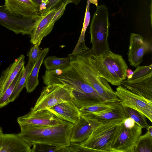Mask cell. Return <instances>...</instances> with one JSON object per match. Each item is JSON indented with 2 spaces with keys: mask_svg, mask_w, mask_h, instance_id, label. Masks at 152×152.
<instances>
[{
  "mask_svg": "<svg viewBox=\"0 0 152 152\" xmlns=\"http://www.w3.org/2000/svg\"><path fill=\"white\" fill-rule=\"evenodd\" d=\"M42 79L46 86L60 84L70 88L72 101L79 109L106 101L83 80L70 64L64 69L46 70Z\"/></svg>",
  "mask_w": 152,
  "mask_h": 152,
  "instance_id": "6da1fadb",
  "label": "cell"
},
{
  "mask_svg": "<svg viewBox=\"0 0 152 152\" xmlns=\"http://www.w3.org/2000/svg\"><path fill=\"white\" fill-rule=\"evenodd\" d=\"M20 132L19 137L30 147L37 144L57 147L67 146L75 124L69 122L62 124L42 126L18 123Z\"/></svg>",
  "mask_w": 152,
  "mask_h": 152,
  "instance_id": "7a4b0ae2",
  "label": "cell"
},
{
  "mask_svg": "<svg viewBox=\"0 0 152 152\" xmlns=\"http://www.w3.org/2000/svg\"><path fill=\"white\" fill-rule=\"evenodd\" d=\"M90 50L88 48L77 54H69L70 64L104 100L110 102H119L115 91L109 83L99 76L89 57Z\"/></svg>",
  "mask_w": 152,
  "mask_h": 152,
  "instance_id": "3957f363",
  "label": "cell"
},
{
  "mask_svg": "<svg viewBox=\"0 0 152 152\" xmlns=\"http://www.w3.org/2000/svg\"><path fill=\"white\" fill-rule=\"evenodd\" d=\"M110 23L107 8L104 5L97 7L90 27L91 53L103 55L110 50L108 42Z\"/></svg>",
  "mask_w": 152,
  "mask_h": 152,
  "instance_id": "277c9868",
  "label": "cell"
},
{
  "mask_svg": "<svg viewBox=\"0 0 152 152\" xmlns=\"http://www.w3.org/2000/svg\"><path fill=\"white\" fill-rule=\"evenodd\" d=\"M124 119L98 123L90 136L80 143L84 152H112L111 142L117 126Z\"/></svg>",
  "mask_w": 152,
  "mask_h": 152,
  "instance_id": "5b68a950",
  "label": "cell"
},
{
  "mask_svg": "<svg viewBox=\"0 0 152 152\" xmlns=\"http://www.w3.org/2000/svg\"><path fill=\"white\" fill-rule=\"evenodd\" d=\"M72 90L66 85L52 84L44 87L34 107V112L50 108L59 104L72 101Z\"/></svg>",
  "mask_w": 152,
  "mask_h": 152,
  "instance_id": "8992f818",
  "label": "cell"
},
{
  "mask_svg": "<svg viewBox=\"0 0 152 152\" xmlns=\"http://www.w3.org/2000/svg\"><path fill=\"white\" fill-rule=\"evenodd\" d=\"M123 122L117 126L113 135L110 146L112 152H132L142 135V128L137 124L128 127Z\"/></svg>",
  "mask_w": 152,
  "mask_h": 152,
  "instance_id": "52a82bcc",
  "label": "cell"
},
{
  "mask_svg": "<svg viewBox=\"0 0 152 152\" xmlns=\"http://www.w3.org/2000/svg\"><path fill=\"white\" fill-rule=\"evenodd\" d=\"M38 16L24 17L11 12L4 5L0 6V25L16 34L30 35Z\"/></svg>",
  "mask_w": 152,
  "mask_h": 152,
  "instance_id": "ba28073f",
  "label": "cell"
},
{
  "mask_svg": "<svg viewBox=\"0 0 152 152\" xmlns=\"http://www.w3.org/2000/svg\"><path fill=\"white\" fill-rule=\"evenodd\" d=\"M115 93L122 107H130L141 113L152 121V102L131 92L121 85L116 88Z\"/></svg>",
  "mask_w": 152,
  "mask_h": 152,
  "instance_id": "9c48e42d",
  "label": "cell"
},
{
  "mask_svg": "<svg viewBox=\"0 0 152 152\" xmlns=\"http://www.w3.org/2000/svg\"><path fill=\"white\" fill-rule=\"evenodd\" d=\"M18 123L42 126H50L64 124L65 121L57 116L48 109L39 110L18 117Z\"/></svg>",
  "mask_w": 152,
  "mask_h": 152,
  "instance_id": "30bf717a",
  "label": "cell"
},
{
  "mask_svg": "<svg viewBox=\"0 0 152 152\" xmlns=\"http://www.w3.org/2000/svg\"><path fill=\"white\" fill-rule=\"evenodd\" d=\"M151 50V45L144 40L142 36L134 33H131L127 53L128 60L131 65L136 68L139 66L144 54Z\"/></svg>",
  "mask_w": 152,
  "mask_h": 152,
  "instance_id": "8fae6325",
  "label": "cell"
},
{
  "mask_svg": "<svg viewBox=\"0 0 152 152\" xmlns=\"http://www.w3.org/2000/svg\"><path fill=\"white\" fill-rule=\"evenodd\" d=\"M152 72L139 78L122 81L121 86L131 92L152 102Z\"/></svg>",
  "mask_w": 152,
  "mask_h": 152,
  "instance_id": "7c38bea8",
  "label": "cell"
},
{
  "mask_svg": "<svg viewBox=\"0 0 152 152\" xmlns=\"http://www.w3.org/2000/svg\"><path fill=\"white\" fill-rule=\"evenodd\" d=\"M56 8L53 9L38 16L30 35V42L34 45L41 42L43 38L52 31L49 27L50 22L55 14Z\"/></svg>",
  "mask_w": 152,
  "mask_h": 152,
  "instance_id": "4fadbf2b",
  "label": "cell"
},
{
  "mask_svg": "<svg viewBox=\"0 0 152 152\" xmlns=\"http://www.w3.org/2000/svg\"><path fill=\"white\" fill-rule=\"evenodd\" d=\"M5 8L12 13L27 17L39 15V8L31 0H5Z\"/></svg>",
  "mask_w": 152,
  "mask_h": 152,
  "instance_id": "5bb4252c",
  "label": "cell"
},
{
  "mask_svg": "<svg viewBox=\"0 0 152 152\" xmlns=\"http://www.w3.org/2000/svg\"><path fill=\"white\" fill-rule=\"evenodd\" d=\"M89 56L100 77L104 78L113 85L118 86L121 85L122 81L102 55H93L91 53L90 49Z\"/></svg>",
  "mask_w": 152,
  "mask_h": 152,
  "instance_id": "9a60e30c",
  "label": "cell"
},
{
  "mask_svg": "<svg viewBox=\"0 0 152 152\" xmlns=\"http://www.w3.org/2000/svg\"><path fill=\"white\" fill-rule=\"evenodd\" d=\"M0 152H31V147L16 134H0Z\"/></svg>",
  "mask_w": 152,
  "mask_h": 152,
  "instance_id": "2e32d148",
  "label": "cell"
},
{
  "mask_svg": "<svg viewBox=\"0 0 152 152\" xmlns=\"http://www.w3.org/2000/svg\"><path fill=\"white\" fill-rule=\"evenodd\" d=\"M25 58L24 55H21L2 72L0 77V99L24 65Z\"/></svg>",
  "mask_w": 152,
  "mask_h": 152,
  "instance_id": "e0dca14e",
  "label": "cell"
},
{
  "mask_svg": "<svg viewBox=\"0 0 152 152\" xmlns=\"http://www.w3.org/2000/svg\"><path fill=\"white\" fill-rule=\"evenodd\" d=\"M80 115L89 122L95 123L116 119H124L126 118L123 107L120 103L113 108L101 112L80 113Z\"/></svg>",
  "mask_w": 152,
  "mask_h": 152,
  "instance_id": "ac0fdd59",
  "label": "cell"
},
{
  "mask_svg": "<svg viewBox=\"0 0 152 152\" xmlns=\"http://www.w3.org/2000/svg\"><path fill=\"white\" fill-rule=\"evenodd\" d=\"M60 118L76 124L80 118L79 109L72 101L63 102L48 108Z\"/></svg>",
  "mask_w": 152,
  "mask_h": 152,
  "instance_id": "d6986e66",
  "label": "cell"
},
{
  "mask_svg": "<svg viewBox=\"0 0 152 152\" xmlns=\"http://www.w3.org/2000/svg\"><path fill=\"white\" fill-rule=\"evenodd\" d=\"M98 124L89 122L80 116L78 122L72 128L70 137L71 143H80L86 140Z\"/></svg>",
  "mask_w": 152,
  "mask_h": 152,
  "instance_id": "ffe728a7",
  "label": "cell"
},
{
  "mask_svg": "<svg viewBox=\"0 0 152 152\" xmlns=\"http://www.w3.org/2000/svg\"><path fill=\"white\" fill-rule=\"evenodd\" d=\"M102 56L122 81L126 79L128 67L122 56L114 53L110 49Z\"/></svg>",
  "mask_w": 152,
  "mask_h": 152,
  "instance_id": "44dd1931",
  "label": "cell"
},
{
  "mask_svg": "<svg viewBox=\"0 0 152 152\" xmlns=\"http://www.w3.org/2000/svg\"><path fill=\"white\" fill-rule=\"evenodd\" d=\"M49 51V48L41 50L38 57L29 74L26 83L25 87L27 92L31 93L34 91L39 84L38 75L40 66Z\"/></svg>",
  "mask_w": 152,
  "mask_h": 152,
  "instance_id": "7402d4cb",
  "label": "cell"
},
{
  "mask_svg": "<svg viewBox=\"0 0 152 152\" xmlns=\"http://www.w3.org/2000/svg\"><path fill=\"white\" fill-rule=\"evenodd\" d=\"M90 4V2L89 0H87L84 20L81 33L77 43L71 53L72 54H75L78 53L88 48L85 44V36L86 30L89 24L90 20L91 15L89 12Z\"/></svg>",
  "mask_w": 152,
  "mask_h": 152,
  "instance_id": "603a6c76",
  "label": "cell"
},
{
  "mask_svg": "<svg viewBox=\"0 0 152 152\" xmlns=\"http://www.w3.org/2000/svg\"><path fill=\"white\" fill-rule=\"evenodd\" d=\"M34 63L35 62L33 61L28 60L26 67H25L20 78L9 98L10 102H12L16 99L23 88L25 87L27 77L32 69Z\"/></svg>",
  "mask_w": 152,
  "mask_h": 152,
  "instance_id": "cb8c5ba5",
  "label": "cell"
},
{
  "mask_svg": "<svg viewBox=\"0 0 152 152\" xmlns=\"http://www.w3.org/2000/svg\"><path fill=\"white\" fill-rule=\"evenodd\" d=\"M47 70L64 69L70 64L69 57L58 58L54 56L48 57L43 62Z\"/></svg>",
  "mask_w": 152,
  "mask_h": 152,
  "instance_id": "d4e9b609",
  "label": "cell"
},
{
  "mask_svg": "<svg viewBox=\"0 0 152 152\" xmlns=\"http://www.w3.org/2000/svg\"><path fill=\"white\" fill-rule=\"evenodd\" d=\"M123 109L126 117L132 118L142 129H147L149 126L147 121L146 117L141 113L127 107H124Z\"/></svg>",
  "mask_w": 152,
  "mask_h": 152,
  "instance_id": "484cf974",
  "label": "cell"
},
{
  "mask_svg": "<svg viewBox=\"0 0 152 152\" xmlns=\"http://www.w3.org/2000/svg\"><path fill=\"white\" fill-rule=\"evenodd\" d=\"M119 102H110L105 101L93 105L83 107L79 109L81 114L96 113L102 112L115 107Z\"/></svg>",
  "mask_w": 152,
  "mask_h": 152,
  "instance_id": "4316f807",
  "label": "cell"
},
{
  "mask_svg": "<svg viewBox=\"0 0 152 152\" xmlns=\"http://www.w3.org/2000/svg\"><path fill=\"white\" fill-rule=\"evenodd\" d=\"M132 152H152V137L147 132L139 138Z\"/></svg>",
  "mask_w": 152,
  "mask_h": 152,
  "instance_id": "83f0119b",
  "label": "cell"
},
{
  "mask_svg": "<svg viewBox=\"0 0 152 152\" xmlns=\"http://www.w3.org/2000/svg\"><path fill=\"white\" fill-rule=\"evenodd\" d=\"M24 65L23 66L8 88L6 90L0 99V108L7 105L9 103V98L15 87L23 73Z\"/></svg>",
  "mask_w": 152,
  "mask_h": 152,
  "instance_id": "f1b7e54d",
  "label": "cell"
},
{
  "mask_svg": "<svg viewBox=\"0 0 152 152\" xmlns=\"http://www.w3.org/2000/svg\"><path fill=\"white\" fill-rule=\"evenodd\" d=\"M81 0H65L56 9V12L49 25V27L52 30L55 23L63 15L66 6L69 3H73L77 4Z\"/></svg>",
  "mask_w": 152,
  "mask_h": 152,
  "instance_id": "f546056e",
  "label": "cell"
},
{
  "mask_svg": "<svg viewBox=\"0 0 152 152\" xmlns=\"http://www.w3.org/2000/svg\"><path fill=\"white\" fill-rule=\"evenodd\" d=\"M31 148V152H67L66 146L57 147L48 145L37 144L34 145Z\"/></svg>",
  "mask_w": 152,
  "mask_h": 152,
  "instance_id": "4dcf8cb0",
  "label": "cell"
},
{
  "mask_svg": "<svg viewBox=\"0 0 152 152\" xmlns=\"http://www.w3.org/2000/svg\"><path fill=\"white\" fill-rule=\"evenodd\" d=\"M65 0H47L46 2L39 7V14L53 9L57 8Z\"/></svg>",
  "mask_w": 152,
  "mask_h": 152,
  "instance_id": "1f68e13d",
  "label": "cell"
},
{
  "mask_svg": "<svg viewBox=\"0 0 152 152\" xmlns=\"http://www.w3.org/2000/svg\"><path fill=\"white\" fill-rule=\"evenodd\" d=\"M152 72V64L148 66H139L133 72L132 77L129 80L135 79L142 77Z\"/></svg>",
  "mask_w": 152,
  "mask_h": 152,
  "instance_id": "d6a6232c",
  "label": "cell"
},
{
  "mask_svg": "<svg viewBox=\"0 0 152 152\" xmlns=\"http://www.w3.org/2000/svg\"><path fill=\"white\" fill-rule=\"evenodd\" d=\"M41 42H38L34 45L29 50L27 54L28 60L35 62L37 60L41 50L39 49V45Z\"/></svg>",
  "mask_w": 152,
  "mask_h": 152,
  "instance_id": "836d02e7",
  "label": "cell"
},
{
  "mask_svg": "<svg viewBox=\"0 0 152 152\" xmlns=\"http://www.w3.org/2000/svg\"><path fill=\"white\" fill-rule=\"evenodd\" d=\"M123 123L127 127H132L134 125L135 123L132 118L130 117H128L124 119Z\"/></svg>",
  "mask_w": 152,
  "mask_h": 152,
  "instance_id": "e575fe53",
  "label": "cell"
},
{
  "mask_svg": "<svg viewBox=\"0 0 152 152\" xmlns=\"http://www.w3.org/2000/svg\"><path fill=\"white\" fill-rule=\"evenodd\" d=\"M37 4L39 8V6L42 4L45 3L47 0H31Z\"/></svg>",
  "mask_w": 152,
  "mask_h": 152,
  "instance_id": "d590c367",
  "label": "cell"
},
{
  "mask_svg": "<svg viewBox=\"0 0 152 152\" xmlns=\"http://www.w3.org/2000/svg\"><path fill=\"white\" fill-rule=\"evenodd\" d=\"M133 72L130 69H128L126 70V78L127 79H131L133 75Z\"/></svg>",
  "mask_w": 152,
  "mask_h": 152,
  "instance_id": "8d00e7d4",
  "label": "cell"
},
{
  "mask_svg": "<svg viewBox=\"0 0 152 152\" xmlns=\"http://www.w3.org/2000/svg\"><path fill=\"white\" fill-rule=\"evenodd\" d=\"M147 129V133L151 137H152V126H149Z\"/></svg>",
  "mask_w": 152,
  "mask_h": 152,
  "instance_id": "74e56055",
  "label": "cell"
},
{
  "mask_svg": "<svg viewBox=\"0 0 152 152\" xmlns=\"http://www.w3.org/2000/svg\"><path fill=\"white\" fill-rule=\"evenodd\" d=\"M90 3H91L95 5L96 7L98 5V1L97 0H89Z\"/></svg>",
  "mask_w": 152,
  "mask_h": 152,
  "instance_id": "f35d334b",
  "label": "cell"
},
{
  "mask_svg": "<svg viewBox=\"0 0 152 152\" xmlns=\"http://www.w3.org/2000/svg\"><path fill=\"white\" fill-rule=\"evenodd\" d=\"M3 129L2 127L0 126V134L3 133Z\"/></svg>",
  "mask_w": 152,
  "mask_h": 152,
  "instance_id": "ab89813d",
  "label": "cell"
}]
</instances>
